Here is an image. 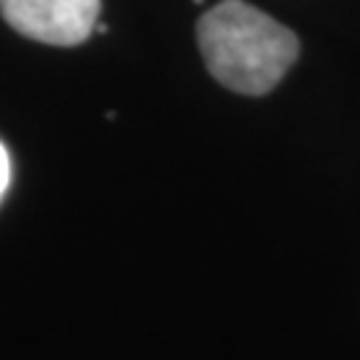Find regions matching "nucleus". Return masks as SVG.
Listing matches in <instances>:
<instances>
[{
	"instance_id": "20e7f679",
	"label": "nucleus",
	"mask_w": 360,
	"mask_h": 360,
	"mask_svg": "<svg viewBox=\"0 0 360 360\" xmlns=\"http://www.w3.org/2000/svg\"><path fill=\"white\" fill-rule=\"evenodd\" d=\"M96 32H99V35H107V25H104V22H96Z\"/></svg>"
},
{
	"instance_id": "7ed1b4c3",
	"label": "nucleus",
	"mask_w": 360,
	"mask_h": 360,
	"mask_svg": "<svg viewBox=\"0 0 360 360\" xmlns=\"http://www.w3.org/2000/svg\"><path fill=\"white\" fill-rule=\"evenodd\" d=\"M8 184H11V155L6 150V144L0 142V198L6 195Z\"/></svg>"
},
{
	"instance_id": "f257e3e1",
	"label": "nucleus",
	"mask_w": 360,
	"mask_h": 360,
	"mask_svg": "<svg viewBox=\"0 0 360 360\" xmlns=\"http://www.w3.org/2000/svg\"><path fill=\"white\" fill-rule=\"evenodd\" d=\"M198 49L221 86L262 96L291 70L299 56V38L245 0H221L198 22Z\"/></svg>"
},
{
	"instance_id": "f03ea898",
	"label": "nucleus",
	"mask_w": 360,
	"mask_h": 360,
	"mask_svg": "<svg viewBox=\"0 0 360 360\" xmlns=\"http://www.w3.org/2000/svg\"><path fill=\"white\" fill-rule=\"evenodd\" d=\"M102 0H0L8 25L38 43L80 46L96 30Z\"/></svg>"
}]
</instances>
